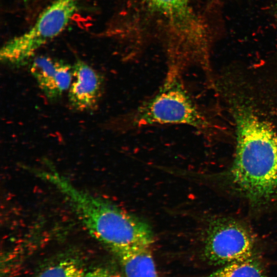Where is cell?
Returning a JSON list of instances; mask_svg holds the SVG:
<instances>
[{
	"label": "cell",
	"mask_w": 277,
	"mask_h": 277,
	"mask_svg": "<svg viewBox=\"0 0 277 277\" xmlns=\"http://www.w3.org/2000/svg\"><path fill=\"white\" fill-rule=\"evenodd\" d=\"M234 116L237 143L230 180L251 203H267L277 196V131L249 108L239 106Z\"/></svg>",
	"instance_id": "1"
},
{
	"label": "cell",
	"mask_w": 277,
	"mask_h": 277,
	"mask_svg": "<svg viewBox=\"0 0 277 277\" xmlns=\"http://www.w3.org/2000/svg\"><path fill=\"white\" fill-rule=\"evenodd\" d=\"M37 175L62 194L86 230L111 252L153 244V234L146 222L77 187L53 167L41 169Z\"/></svg>",
	"instance_id": "2"
},
{
	"label": "cell",
	"mask_w": 277,
	"mask_h": 277,
	"mask_svg": "<svg viewBox=\"0 0 277 277\" xmlns=\"http://www.w3.org/2000/svg\"><path fill=\"white\" fill-rule=\"evenodd\" d=\"M182 74L167 71L162 85L150 97L135 109L112 120L109 127L116 131H129L144 127L182 125L206 132L210 121L186 88Z\"/></svg>",
	"instance_id": "3"
},
{
	"label": "cell",
	"mask_w": 277,
	"mask_h": 277,
	"mask_svg": "<svg viewBox=\"0 0 277 277\" xmlns=\"http://www.w3.org/2000/svg\"><path fill=\"white\" fill-rule=\"evenodd\" d=\"M78 1H53L27 31L5 43L0 51L1 62L12 66L25 64L41 47L65 29L77 9Z\"/></svg>",
	"instance_id": "4"
},
{
	"label": "cell",
	"mask_w": 277,
	"mask_h": 277,
	"mask_svg": "<svg viewBox=\"0 0 277 277\" xmlns=\"http://www.w3.org/2000/svg\"><path fill=\"white\" fill-rule=\"evenodd\" d=\"M255 241L244 223L229 217H215L205 228L203 255L210 264L224 266L255 256Z\"/></svg>",
	"instance_id": "5"
},
{
	"label": "cell",
	"mask_w": 277,
	"mask_h": 277,
	"mask_svg": "<svg viewBox=\"0 0 277 277\" xmlns=\"http://www.w3.org/2000/svg\"><path fill=\"white\" fill-rule=\"evenodd\" d=\"M167 21L175 33L169 42L190 47L199 43L205 33L191 11L190 0H145Z\"/></svg>",
	"instance_id": "6"
},
{
	"label": "cell",
	"mask_w": 277,
	"mask_h": 277,
	"mask_svg": "<svg viewBox=\"0 0 277 277\" xmlns=\"http://www.w3.org/2000/svg\"><path fill=\"white\" fill-rule=\"evenodd\" d=\"M72 81L68 91L71 108L78 112L95 110L103 95V74L84 61L78 59L72 66Z\"/></svg>",
	"instance_id": "7"
},
{
	"label": "cell",
	"mask_w": 277,
	"mask_h": 277,
	"mask_svg": "<svg viewBox=\"0 0 277 277\" xmlns=\"http://www.w3.org/2000/svg\"><path fill=\"white\" fill-rule=\"evenodd\" d=\"M30 71L39 89L50 101L60 98L69 89L72 81V66L47 56L34 58Z\"/></svg>",
	"instance_id": "8"
},
{
	"label": "cell",
	"mask_w": 277,
	"mask_h": 277,
	"mask_svg": "<svg viewBox=\"0 0 277 277\" xmlns=\"http://www.w3.org/2000/svg\"><path fill=\"white\" fill-rule=\"evenodd\" d=\"M88 269L81 253L69 250L43 260L29 277H85Z\"/></svg>",
	"instance_id": "9"
},
{
	"label": "cell",
	"mask_w": 277,
	"mask_h": 277,
	"mask_svg": "<svg viewBox=\"0 0 277 277\" xmlns=\"http://www.w3.org/2000/svg\"><path fill=\"white\" fill-rule=\"evenodd\" d=\"M112 252L119 262L124 277H159L150 246H129Z\"/></svg>",
	"instance_id": "10"
},
{
	"label": "cell",
	"mask_w": 277,
	"mask_h": 277,
	"mask_svg": "<svg viewBox=\"0 0 277 277\" xmlns=\"http://www.w3.org/2000/svg\"><path fill=\"white\" fill-rule=\"evenodd\" d=\"M202 277H266L262 263L255 256L222 266Z\"/></svg>",
	"instance_id": "11"
},
{
	"label": "cell",
	"mask_w": 277,
	"mask_h": 277,
	"mask_svg": "<svg viewBox=\"0 0 277 277\" xmlns=\"http://www.w3.org/2000/svg\"><path fill=\"white\" fill-rule=\"evenodd\" d=\"M85 277H121L111 268L98 265L88 269Z\"/></svg>",
	"instance_id": "12"
},
{
	"label": "cell",
	"mask_w": 277,
	"mask_h": 277,
	"mask_svg": "<svg viewBox=\"0 0 277 277\" xmlns=\"http://www.w3.org/2000/svg\"><path fill=\"white\" fill-rule=\"evenodd\" d=\"M274 8H275V14H276V15H277V0H275V6H274Z\"/></svg>",
	"instance_id": "13"
}]
</instances>
